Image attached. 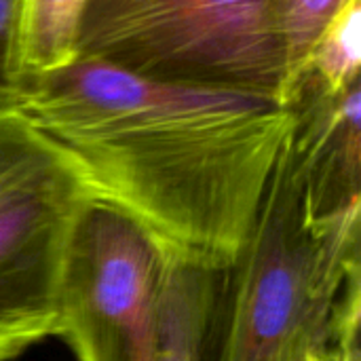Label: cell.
<instances>
[{"label": "cell", "instance_id": "1", "mask_svg": "<svg viewBox=\"0 0 361 361\" xmlns=\"http://www.w3.org/2000/svg\"><path fill=\"white\" fill-rule=\"evenodd\" d=\"M11 106L78 165L95 199L214 269L237 256L294 127L273 95L89 57L19 82Z\"/></svg>", "mask_w": 361, "mask_h": 361}, {"label": "cell", "instance_id": "2", "mask_svg": "<svg viewBox=\"0 0 361 361\" xmlns=\"http://www.w3.org/2000/svg\"><path fill=\"white\" fill-rule=\"evenodd\" d=\"M360 328L361 226L309 218L283 148L250 233L220 269L205 361H322L360 341Z\"/></svg>", "mask_w": 361, "mask_h": 361}, {"label": "cell", "instance_id": "3", "mask_svg": "<svg viewBox=\"0 0 361 361\" xmlns=\"http://www.w3.org/2000/svg\"><path fill=\"white\" fill-rule=\"evenodd\" d=\"M78 57L273 97L281 82L273 0H89Z\"/></svg>", "mask_w": 361, "mask_h": 361}, {"label": "cell", "instance_id": "4", "mask_svg": "<svg viewBox=\"0 0 361 361\" xmlns=\"http://www.w3.org/2000/svg\"><path fill=\"white\" fill-rule=\"evenodd\" d=\"M93 190L19 110L0 106V361L53 338L63 252Z\"/></svg>", "mask_w": 361, "mask_h": 361}, {"label": "cell", "instance_id": "5", "mask_svg": "<svg viewBox=\"0 0 361 361\" xmlns=\"http://www.w3.org/2000/svg\"><path fill=\"white\" fill-rule=\"evenodd\" d=\"M176 254L142 220L93 199L63 252L53 338L78 361H159Z\"/></svg>", "mask_w": 361, "mask_h": 361}, {"label": "cell", "instance_id": "6", "mask_svg": "<svg viewBox=\"0 0 361 361\" xmlns=\"http://www.w3.org/2000/svg\"><path fill=\"white\" fill-rule=\"evenodd\" d=\"M286 146L309 218L324 228L361 226V93L326 95L305 85L292 99Z\"/></svg>", "mask_w": 361, "mask_h": 361}, {"label": "cell", "instance_id": "7", "mask_svg": "<svg viewBox=\"0 0 361 361\" xmlns=\"http://www.w3.org/2000/svg\"><path fill=\"white\" fill-rule=\"evenodd\" d=\"M89 0H15L11 70L23 80L66 70L78 59Z\"/></svg>", "mask_w": 361, "mask_h": 361}, {"label": "cell", "instance_id": "8", "mask_svg": "<svg viewBox=\"0 0 361 361\" xmlns=\"http://www.w3.org/2000/svg\"><path fill=\"white\" fill-rule=\"evenodd\" d=\"M220 269L176 254L163 315L159 361H205Z\"/></svg>", "mask_w": 361, "mask_h": 361}, {"label": "cell", "instance_id": "9", "mask_svg": "<svg viewBox=\"0 0 361 361\" xmlns=\"http://www.w3.org/2000/svg\"><path fill=\"white\" fill-rule=\"evenodd\" d=\"M345 4L347 0H273V25L281 53L279 104H292L315 40Z\"/></svg>", "mask_w": 361, "mask_h": 361}, {"label": "cell", "instance_id": "10", "mask_svg": "<svg viewBox=\"0 0 361 361\" xmlns=\"http://www.w3.org/2000/svg\"><path fill=\"white\" fill-rule=\"evenodd\" d=\"M360 40L361 0H347L315 40L298 91L309 85L326 95H341L360 85Z\"/></svg>", "mask_w": 361, "mask_h": 361}, {"label": "cell", "instance_id": "11", "mask_svg": "<svg viewBox=\"0 0 361 361\" xmlns=\"http://www.w3.org/2000/svg\"><path fill=\"white\" fill-rule=\"evenodd\" d=\"M13 11L15 0H0V106L8 104L15 91L11 70V40H13Z\"/></svg>", "mask_w": 361, "mask_h": 361}, {"label": "cell", "instance_id": "12", "mask_svg": "<svg viewBox=\"0 0 361 361\" xmlns=\"http://www.w3.org/2000/svg\"><path fill=\"white\" fill-rule=\"evenodd\" d=\"M322 361H361L360 341H353V343L336 349L334 353H330L328 357H324Z\"/></svg>", "mask_w": 361, "mask_h": 361}]
</instances>
